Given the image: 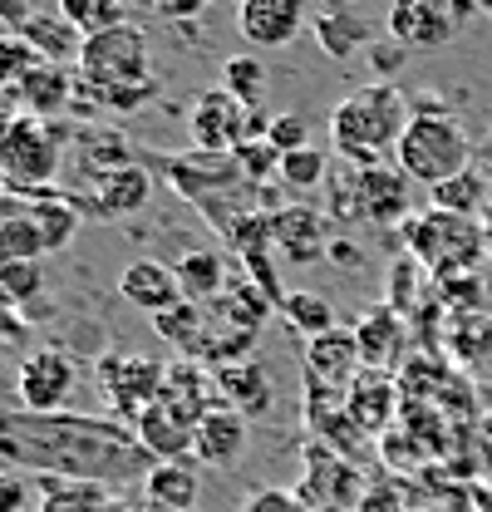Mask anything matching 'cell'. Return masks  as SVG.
Listing matches in <instances>:
<instances>
[{
	"instance_id": "23",
	"label": "cell",
	"mask_w": 492,
	"mask_h": 512,
	"mask_svg": "<svg viewBox=\"0 0 492 512\" xmlns=\"http://www.w3.org/2000/svg\"><path fill=\"white\" fill-rule=\"evenodd\" d=\"M74 89H79V74H69L64 64L40 60L15 84V99L30 119H60L64 109H74Z\"/></svg>"
},
{
	"instance_id": "36",
	"label": "cell",
	"mask_w": 492,
	"mask_h": 512,
	"mask_svg": "<svg viewBox=\"0 0 492 512\" xmlns=\"http://www.w3.org/2000/svg\"><path fill=\"white\" fill-rule=\"evenodd\" d=\"M153 330L178 350V355H197V340H202V330H207V306H192V301H178L173 311H163V316H153Z\"/></svg>"
},
{
	"instance_id": "44",
	"label": "cell",
	"mask_w": 492,
	"mask_h": 512,
	"mask_svg": "<svg viewBox=\"0 0 492 512\" xmlns=\"http://www.w3.org/2000/svg\"><path fill=\"white\" fill-rule=\"evenodd\" d=\"M330 222H365V212H360V173L355 168H345L330 183Z\"/></svg>"
},
{
	"instance_id": "41",
	"label": "cell",
	"mask_w": 492,
	"mask_h": 512,
	"mask_svg": "<svg viewBox=\"0 0 492 512\" xmlns=\"http://www.w3.org/2000/svg\"><path fill=\"white\" fill-rule=\"evenodd\" d=\"M281 183L291 192H310L325 183V153L320 148H301V153H286L281 158Z\"/></svg>"
},
{
	"instance_id": "31",
	"label": "cell",
	"mask_w": 492,
	"mask_h": 512,
	"mask_svg": "<svg viewBox=\"0 0 492 512\" xmlns=\"http://www.w3.org/2000/svg\"><path fill=\"white\" fill-rule=\"evenodd\" d=\"M429 301H433V276L409 252L394 256L389 261V276H384V306L399 311L404 320H414Z\"/></svg>"
},
{
	"instance_id": "47",
	"label": "cell",
	"mask_w": 492,
	"mask_h": 512,
	"mask_svg": "<svg viewBox=\"0 0 492 512\" xmlns=\"http://www.w3.org/2000/svg\"><path fill=\"white\" fill-rule=\"evenodd\" d=\"M237 512H310L291 488H261V493H251Z\"/></svg>"
},
{
	"instance_id": "59",
	"label": "cell",
	"mask_w": 492,
	"mask_h": 512,
	"mask_svg": "<svg viewBox=\"0 0 492 512\" xmlns=\"http://www.w3.org/2000/svg\"><path fill=\"white\" fill-rule=\"evenodd\" d=\"M0 192H5V178H0Z\"/></svg>"
},
{
	"instance_id": "33",
	"label": "cell",
	"mask_w": 492,
	"mask_h": 512,
	"mask_svg": "<svg viewBox=\"0 0 492 512\" xmlns=\"http://www.w3.org/2000/svg\"><path fill=\"white\" fill-rule=\"evenodd\" d=\"M315 40H320V50L325 55H335V60H350L360 45L369 40V20H360L355 10H325L320 20H315Z\"/></svg>"
},
{
	"instance_id": "53",
	"label": "cell",
	"mask_w": 492,
	"mask_h": 512,
	"mask_svg": "<svg viewBox=\"0 0 492 512\" xmlns=\"http://www.w3.org/2000/svg\"><path fill=\"white\" fill-rule=\"evenodd\" d=\"M30 15H35V10H30L25 0H0V20L10 25V35H15V30H20V25H25Z\"/></svg>"
},
{
	"instance_id": "17",
	"label": "cell",
	"mask_w": 492,
	"mask_h": 512,
	"mask_svg": "<svg viewBox=\"0 0 492 512\" xmlns=\"http://www.w3.org/2000/svg\"><path fill=\"white\" fill-rule=\"evenodd\" d=\"M40 256H50V247H45V232L35 217V197L5 188L0 192V266L40 261Z\"/></svg>"
},
{
	"instance_id": "12",
	"label": "cell",
	"mask_w": 492,
	"mask_h": 512,
	"mask_svg": "<svg viewBox=\"0 0 492 512\" xmlns=\"http://www.w3.org/2000/svg\"><path fill=\"white\" fill-rule=\"evenodd\" d=\"M384 25L389 40H399L404 50H443L458 35V20L443 0H394Z\"/></svg>"
},
{
	"instance_id": "40",
	"label": "cell",
	"mask_w": 492,
	"mask_h": 512,
	"mask_svg": "<svg viewBox=\"0 0 492 512\" xmlns=\"http://www.w3.org/2000/svg\"><path fill=\"white\" fill-rule=\"evenodd\" d=\"M237 168H242V178L251 183V188L261 192V188H271V178H281V153L266 143V138H256V143H242L237 153Z\"/></svg>"
},
{
	"instance_id": "51",
	"label": "cell",
	"mask_w": 492,
	"mask_h": 512,
	"mask_svg": "<svg viewBox=\"0 0 492 512\" xmlns=\"http://www.w3.org/2000/svg\"><path fill=\"white\" fill-rule=\"evenodd\" d=\"M25 119V109H20V99H15V89H0V143L10 138V128Z\"/></svg>"
},
{
	"instance_id": "24",
	"label": "cell",
	"mask_w": 492,
	"mask_h": 512,
	"mask_svg": "<svg viewBox=\"0 0 492 512\" xmlns=\"http://www.w3.org/2000/svg\"><path fill=\"white\" fill-rule=\"evenodd\" d=\"M89 188L94 183H104V178H114L123 168H133L138 158H133V148H128V138L119 133H109V128H99V133H74V148H69V158H64Z\"/></svg>"
},
{
	"instance_id": "5",
	"label": "cell",
	"mask_w": 492,
	"mask_h": 512,
	"mask_svg": "<svg viewBox=\"0 0 492 512\" xmlns=\"http://www.w3.org/2000/svg\"><path fill=\"white\" fill-rule=\"evenodd\" d=\"M404 252L414 256L433 281L443 276H463V271H478L488 261V247H483V222L473 217H453V212H438V207H424L414 212L404 227Z\"/></svg>"
},
{
	"instance_id": "27",
	"label": "cell",
	"mask_w": 492,
	"mask_h": 512,
	"mask_svg": "<svg viewBox=\"0 0 492 512\" xmlns=\"http://www.w3.org/2000/svg\"><path fill=\"white\" fill-rule=\"evenodd\" d=\"M217 389H222V399L246 414V419H261V414H271V375H266V365L261 360H242V365H222L217 370Z\"/></svg>"
},
{
	"instance_id": "16",
	"label": "cell",
	"mask_w": 492,
	"mask_h": 512,
	"mask_svg": "<svg viewBox=\"0 0 492 512\" xmlns=\"http://www.w3.org/2000/svg\"><path fill=\"white\" fill-rule=\"evenodd\" d=\"M251 444V419L237 414L232 404H217L212 414H202V424L192 429V458L207 468H232Z\"/></svg>"
},
{
	"instance_id": "46",
	"label": "cell",
	"mask_w": 492,
	"mask_h": 512,
	"mask_svg": "<svg viewBox=\"0 0 492 512\" xmlns=\"http://www.w3.org/2000/svg\"><path fill=\"white\" fill-rule=\"evenodd\" d=\"M414 50H404L399 40H369V69H374V79H384V84H394V74L404 69Z\"/></svg>"
},
{
	"instance_id": "8",
	"label": "cell",
	"mask_w": 492,
	"mask_h": 512,
	"mask_svg": "<svg viewBox=\"0 0 492 512\" xmlns=\"http://www.w3.org/2000/svg\"><path fill=\"white\" fill-rule=\"evenodd\" d=\"M99 384L114 404V419L133 429V419L148 404H158V394L168 384V365H158L148 355H119L114 350V355H99Z\"/></svg>"
},
{
	"instance_id": "15",
	"label": "cell",
	"mask_w": 492,
	"mask_h": 512,
	"mask_svg": "<svg viewBox=\"0 0 492 512\" xmlns=\"http://www.w3.org/2000/svg\"><path fill=\"white\" fill-rule=\"evenodd\" d=\"M399 380L394 375H379V370H365L360 380L345 389V414L355 419V429L365 439H384L394 424H399Z\"/></svg>"
},
{
	"instance_id": "54",
	"label": "cell",
	"mask_w": 492,
	"mask_h": 512,
	"mask_svg": "<svg viewBox=\"0 0 492 512\" xmlns=\"http://www.w3.org/2000/svg\"><path fill=\"white\" fill-rule=\"evenodd\" d=\"M20 330H25V325L15 320V306H10V296L0 291V335H5V340H15Z\"/></svg>"
},
{
	"instance_id": "39",
	"label": "cell",
	"mask_w": 492,
	"mask_h": 512,
	"mask_svg": "<svg viewBox=\"0 0 492 512\" xmlns=\"http://www.w3.org/2000/svg\"><path fill=\"white\" fill-rule=\"evenodd\" d=\"M60 15L89 40V35L123 25V0H60Z\"/></svg>"
},
{
	"instance_id": "55",
	"label": "cell",
	"mask_w": 492,
	"mask_h": 512,
	"mask_svg": "<svg viewBox=\"0 0 492 512\" xmlns=\"http://www.w3.org/2000/svg\"><path fill=\"white\" fill-rule=\"evenodd\" d=\"M473 503H478L483 512H492V488H483V483H478V488H473Z\"/></svg>"
},
{
	"instance_id": "25",
	"label": "cell",
	"mask_w": 492,
	"mask_h": 512,
	"mask_svg": "<svg viewBox=\"0 0 492 512\" xmlns=\"http://www.w3.org/2000/svg\"><path fill=\"white\" fill-rule=\"evenodd\" d=\"M133 434H138V444L148 448L153 463H183V458H192V429L168 404H148L133 419Z\"/></svg>"
},
{
	"instance_id": "26",
	"label": "cell",
	"mask_w": 492,
	"mask_h": 512,
	"mask_svg": "<svg viewBox=\"0 0 492 512\" xmlns=\"http://www.w3.org/2000/svg\"><path fill=\"white\" fill-rule=\"evenodd\" d=\"M15 35H20L45 64H79V50H84V35L64 20L60 10H35Z\"/></svg>"
},
{
	"instance_id": "34",
	"label": "cell",
	"mask_w": 492,
	"mask_h": 512,
	"mask_svg": "<svg viewBox=\"0 0 492 512\" xmlns=\"http://www.w3.org/2000/svg\"><path fill=\"white\" fill-rule=\"evenodd\" d=\"M109 488L99 483H69V478H40V512H104Z\"/></svg>"
},
{
	"instance_id": "3",
	"label": "cell",
	"mask_w": 492,
	"mask_h": 512,
	"mask_svg": "<svg viewBox=\"0 0 492 512\" xmlns=\"http://www.w3.org/2000/svg\"><path fill=\"white\" fill-rule=\"evenodd\" d=\"M163 173H168V183H173V192H178L183 202L202 207V217H207L222 237L232 232L237 217L256 212V197H246V192H256V188L242 178V168H237L232 153H207V148L168 153V158H163Z\"/></svg>"
},
{
	"instance_id": "58",
	"label": "cell",
	"mask_w": 492,
	"mask_h": 512,
	"mask_svg": "<svg viewBox=\"0 0 492 512\" xmlns=\"http://www.w3.org/2000/svg\"><path fill=\"white\" fill-rule=\"evenodd\" d=\"M315 512H345V508H315Z\"/></svg>"
},
{
	"instance_id": "21",
	"label": "cell",
	"mask_w": 492,
	"mask_h": 512,
	"mask_svg": "<svg viewBox=\"0 0 492 512\" xmlns=\"http://www.w3.org/2000/svg\"><path fill=\"white\" fill-rule=\"evenodd\" d=\"M301 15H306L301 0H242L237 25H242V40H251V50H281L296 40Z\"/></svg>"
},
{
	"instance_id": "56",
	"label": "cell",
	"mask_w": 492,
	"mask_h": 512,
	"mask_svg": "<svg viewBox=\"0 0 492 512\" xmlns=\"http://www.w3.org/2000/svg\"><path fill=\"white\" fill-rule=\"evenodd\" d=\"M483 247H488V256H492V207L483 212Z\"/></svg>"
},
{
	"instance_id": "49",
	"label": "cell",
	"mask_w": 492,
	"mask_h": 512,
	"mask_svg": "<svg viewBox=\"0 0 492 512\" xmlns=\"http://www.w3.org/2000/svg\"><path fill=\"white\" fill-rule=\"evenodd\" d=\"M30 508V488L15 473H0V512H25Z\"/></svg>"
},
{
	"instance_id": "10",
	"label": "cell",
	"mask_w": 492,
	"mask_h": 512,
	"mask_svg": "<svg viewBox=\"0 0 492 512\" xmlns=\"http://www.w3.org/2000/svg\"><path fill=\"white\" fill-rule=\"evenodd\" d=\"M271 242H276V256H286L291 266H310L330 252L335 222H330V212H320L310 202H281L271 212Z\"/></svg>"
},
{
	"instance_id": "48",
	"label": "cell",
	"mask_w": 492,
	"mask_h": 512,
	"mask_svg": "<svg viewBox=\"0 0 492 512\" xmlns=\"http://www.w3.org/2000/svg\"><path fill=\"white\" fill-rule=\"evenodd\" d=\"M473 453H478V468H483V478H492V409L473 419Z\"/></svg>"
},
{
	"instance_id": "42",
	"label": "cell",
	"mask_w": 492,
	"mask_h": 512,
	"mask_svg": "<svg viewBox=\"0 0 492 512\" xmlns=\"http://www.w3.org/2000/svg\"><path fill=\"white\" fill-rule=\"evenodd\" d=\"M0 291L10 296V306H30V301L45 291V271H40V261H15V266H0Z\"/></svg>"
},
{
	"instance_id": "22",
	"label": "cell",
	"mask_w": 492,
	"mask_h": 512,
	"mask_svg": "<svg viewBox=\"0 0 492 512\" xmlns=\"http://www.w3.org/2000/svg\"><path fill=\"white\" fill-rule=\"evenodd\" d=\"M148 192H153L148 168L133 163V168H123V173H114V178L94 183L89 192H79L74 207H79V217H128V212H138V207L148 202Z\"/></svg>"
},
{
	"instance_id": "30",
	"label": "cell",
	"mask_w": 492,
	"mask_h": 512,
	"mask_svg": "<svg viewBox=\"0 0 492 512\" xmlns=\"http://www.w3.org/2000/svg\"><path fill=\"white\" fill-rule=\"evenodd\" d=\"M143 498L158 512H192L202 498V478L192 463H153V473L143 478Z\"/></svg>"
},
{
	"instance_id": "38",
	"label": "cell",
	"mask_w": 492,
	"mask_h": 512,
	"mask_svg": "<svg viewBox=\"0 0 492 512\" xmlns=\"http://www.w3.org/2000/svg\"><path fill=\"white\" fill-rule=\"evenodd\" d=\"M409 508H419L414 483H404V478L389 473V468H379L365 483V493H360V512H409Z\"/></svg>"
},
{
	"instance_id": "6",
	"label": "cell",
	"mask_w": 492,
	"mask_h": 512,
	"mask_svg": "<svg viewBox=\"0 0 492 512\" xmlns=\"http://www.w3.org/2000/svg\"><path fill=\"white\" fill-rule=\"evenodd\" d=\"M69 158V128L60 119H20L10 138L0 143V178L10 192H40L60 183V168Z\"/></svg>"
},
{
	"instance_id": "35",
	"label": "cell",
	"mask_w": 492,
	"mask_h": 512,
	"mask_svg": "<svg viewBox=\"0 0 492 512\" xmlns=\"http://www.w3.org/2000/svg\"><path fill=\"white\" fill-rule=\"evenodd\" d=\"M276 316L286 320L296 335H306V340L335 330V306H330L325 296H315V291H286V301H281Z\"/></svg>"
},
{
	"instance_id": "29",
	"label": "cell",
	"mask_w": 492,
	"mask_h": 512,
	"mask_svg": "<svg viewBox=\"0 0 492 512\" xmlns=\"http://www.w3.org/2000/svg\"><path fill=\"white\" fill-rule=\"evenodd\" d=\"M173 276H178V291H183V301H192V306H212V301L227 291V281H232V271H227V256H222V252H207V247H197V252L178 256Z\"/></svg>"
},
{
	"instance_id": "11",
	"label": "cell",
	"mask_w": 492,
	"mask_h": 512,
	"mask_svg": "<svg viewBox=\"0 0 492 512\" xmlns=\"http://www.w3.org/2000/svg\"><path fill=\"white\" fill-rule=\"evenodd\" d=\"M355 330V345H360V360L365 370H379V375H399L404 360L414 355V335H409V320L399 311H389L384 301L369 306L365 316L350 325Z\"/></svg>"
},
{
	"instance_id": "13",
	"label": "cell",
	"mask_w": 492,
	"mask_h": 512,
	"mask_svg": "<svg viewBox=\"0 0 492 512\" xmlns=\"http://www.w3.org/2000/svg\"><path fill=\"white\" fill-rule=\"evenodd\" d=\"M158 404H168L187 429H197V424H202V414H212V409H217V404H227V399H222V389H217V370H207L202 360L178 355V360L168 365V384H163Z\"/></svg>"
},
{
	"instance_id": "28",
	"label": "cell",
	"mask_w": 492,
	"mask_h": 512,
	"mask_svg": "<svg viewBox=\"0 0 492 512\" xmlns=\"http://www.w3.org/2000/svg\"><path fill=\"white\" fill-rule=\"evenodd\" d=\"M217 320H227V325H237V330H256L261 335V325L276 316V306H271V296L246 276V271H232V281H227V291L207 306Z\"/></svg>"
},
{
	"instance_id": "4",
	"label": "cell",
	"mask_w": 492,
	"mask_h": 512,
	"mask_svg": "<svg viewBox=\"0 0 492 512\" xmlns=\"http://www.w3.org/2000/svg\"><path fill=\"white\" fill-rule=\"evenodd\" d=\"M394 163L404 168L409 183L438 188V183H448V178L473 168V138H468V128L453 119V109H443V104L429 99V104L414 109V119H409L399 148H394Z\"/></svg>"
},
{
	"instance_id": "19",
	"label": "cell",
	"mask_w": 492,
	"mask_h": 512,
	"mask_svg": "<svg viewBox=\"0 0 492 512\" xmlns=\"http://www.w3.org/2000/svg\"><path fill=\"white\" fill-rule=\"evenodd\" d=\"M443 355L463 375L492 370V311H453L443 325Z\"/></svg>"
},
{
	"instance_id": "18",
	"label": "cell",
	"mask_w": 492,
	"mask_h": 512,
	"mask_svg": "<svg viewBox=\"0 0 492 512\" xmlns=\"http://www.w3.org/2000/svg\"><path fill=\"white\" fill-rule=\"evenodd\" d=\"M306 375H315L330 389H350V384L365 375V360H360V345H355V330L350 325H335L325 335L306 340Z\"/></svg>"
},
{
	"instance_id": "14",
	"label": "cell",
	"mask_w": 492,
	"mask_h": 512,
	"mask_svg": "<svg viewBox=\"0 0 492 512\" xmlns=\"http://www.w3.org/2000/svg\"><path fill=\"white\" fill-rule=\"evenodd\" d=\"M360 173V212L374 227H404L414 217V183L404 178L399 163L379 168H355Z\"/></svg>"
},
{
	"instance_id": "7",
	"label": "cell",
	"mask_w": 492,
	"mask_h": 512,
	"mask_svg": "<svg viewBox=\"0 0 492 512\" xmlns=\"http://www.w3.org/2000/svg\"><path fill=\"white\" fill-rule=\"evenodd\" d=\"M266 128H271V114L242 109L227 89H207V94H197V104L187 109L192 148H207V153H237L242 143L266 138Z\"/></svg>"
},
{
	"instance_id": "32",
	"label": "cell",
	"mask_w": 492,
	"mask_h": 512,
	"mask_svg": "<svg viewBox=\"0 0 492 512\" xmlns=\"http://www.w3.org/2000/svg\"><path fill=\"white\" fill-rule=\"evenodd\" d=\"M429 207L453 212V217H473V222H483V212L492 207V183L478 173V168H468V173H458V178H448V183L429 188Z\"/></svg>"
},
{
	"instance_id": "50",
	"label": "cell",
	"mask_w": 492,
	"mask_h": 512,
	"mask_svg": "<svg viewBox=\"0 0 492 512\" xmlns=\"http://www.w3.org/2000/svg\"><path fill=\"white\" fill-rule=\"evenodd\" d=\"M148 5H153L163 20H197L212 0H148Z\"/></svg>"
},
{
	"instance_id": "20",
	"label": "cell",
	"mask_w": 492,
	"mask_h": 512,
	"mask_svg": "<svg viewBox=\"0 0 492 512\" xmlns=\"http://www.w3.org/2000/svg\"><path fill=\"white\" fill-rule=\"evenodd\" d=\"M119 296L128 306H138L143 316H163V311H173L178 301H183V291H178V276H173V266H163V261H148V256H138V261H128L119 271Z\"/></svg>"
},
{
	"instance_id": "52",
	"label": "cell",
	"mask_w": 492,
	"mask_h": 512,
	"mask_svg": "<svg viewBox=\"0 0 492 512\" xmlns=\"http://www.w3.org/2000/svg\"><path fill=\"white\" fill-rule=\"evenodd\" d=\"M330 261H335V266H360V261H365V252H360V247H355V242H345V237H335V242H330Z\"/></svg>"
},
{
	"instance_id": "43",
	"label": "cell",
	"mask_w": 492,
	"mask_h": 512,
	"mask_svg": "<svg viewBox=\"0 0 492 512\" xmlns=\"http://www.w3.org/2000/svg\"><path fill=\"white\" fill-rule=\"evenodd\" d=\"M35 64H40V55H35L20 35H0V89H15Z\"/></svg>"
},
{
	"instance_id": "1",
	"label": "cell",
	"mask_w": 492,
	"mask_h": 512,
	"mask_svg": "<svg viewBox=\"0 0 492 512\" xmlns=\"http://www.w3.org/2000/svg\"><path fill=\"white\" fill-rule=\"evenodd\" d=\"M0 468L5 473H40L69 483H99L119 488L153 473L148 448L114 414H0Z\"/></svg>"
},
{
	"instance_id": "45",
	"label": "cell",
	"mask_w": 492,
	"mask_h": 512,
	"mask_svg": "<svg viewBox=\"0 0 492 512\" xmlns=\"http://www.w3.org/2000/svg\"><path fill=\"white\" fill-rule=\"evenodd\" d=\"M266 143H271L281 158H286V153H301V148H310V124L301 114H271Z\"/></svg>"
},
{
	"instance_id": "37",
	"label": "cell",
	"mask_w": 492,
	"mask_h": 512,
	"mask_svg": "<svg viewBox=\"0 0 492 512\" xmlns=\"http://www.w3.org/2000/svg\"><path fill=\"white\" fill-rule=\"evenodd\" d=\"M222 89L242 104V109H261V99H266V64L256 60V55H232V60L222 64Z\"/></svg>"
},
{
	"instance_id": "2",
	"label": "cell",
	"mask_w": 492,
	"mask_h": 512,
	"mask_svg": "<svg viewBox=\"0 0 492 512\" xmlns=\"http://www.w3.org/2000/svg\"><path fill=\"white\" fill-rule=\"evenodd\" d=\"M414 119V104L404 99L399 84H384L374 79L365 89L345 94L335 109H330V143H335V158H345V168H379L394 158L404 128Z\"/></svg>"
},
{
	"instance_id": "57",
	"label": "cell",
	"mask_w": 492,
	"mask_h": 512,
	"mask_svg": "<svg viewBox=\"0 0 492 512\" xmlns=\"http://www.w3.org/2000/svg\"><path fill=\"white\" fill-rule=\"evenodd\" d=\"M409 512H443V508H433V503H419V508H409Z\"/></svg>"
},
{
	"instance_id": "9",
	"label": "cell",
	"mask_w": 492,
	"mask_h": 512,
	"mask_svg": "<svg viewBox=\"0 0 492 512\" xmlns=\"http://www.w3.org/2000/svg\"><path fill=\"white\" fill-rule=\"evenodd\" d=\"M79 384V370H74V355L60 350V345H40L20 360L15 370V394H20V409L25 414H60L69 404Z\"/></svg>"
}]
</instances>
